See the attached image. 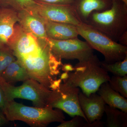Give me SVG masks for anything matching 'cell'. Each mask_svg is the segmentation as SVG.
<instances>
[{
    "label": "cell",
    "mask_w": 127,
    "mask_h": 127,
    "mask_svg": "<svg viewBox=\"0 0 127 127\" xmlns=\"http://www.w3.org/2000/svg\"><path fill=\"white\" fill-rule=\"evenodd\" d=\"M11 50L30 78L50 89L63 64L52 53L48 39L38 38L22 30Z\"/></svg>",
    "instance_id": "6da1fadb"
},
{
    "label": "cell",
    "mask_w": 127,
    "mask_h": 127,
    "mask_svg": "<svg viewBox=\"0 0 127 127\" xmlns=\"http://www.w3.org/2000/svg\"><path fill=\"white\" fill-rule=\"evenodd\" d=\"M110 77L94 54L88 59L78 62L70 71L62 73L60 79L64 83L81 89L83 93L89 96L96 92L102 83L109 81Z\"/></svg>",
    "instance_id": "7a4b0ae2"
},
{
    "label": "cell",
    "mask_w": 127,
    "mask_h": 127,
    "mask_svg": "<svg viewBox=\"0 0 127 127\" xmlns=\"http://www.w3.org/2000/svg\"><path fill=\"white\" fill-rule=\"evenodd\" d=\"M85 23L118 42L127 31V4L121 0H113L110 9L92 12Z\"/></svg>",
    "instance_id": "3957f363"
},
{
    "label": "cell",
    "mask_w": 127,
    "mask_h": 127,
    "mask_svg": "<svg viewBox=\"0 0 127 127\" xmlns=\"http://www.w3.org/2000/svg\"><path fill=\"white\" fill-rule=\"evenodd\" d=\"M3 113L9 121H22L33 127H46L51 123H61L65 118L61 109L28 106L14 100L7 101Z\"/></svg>",
    "instance_id": "277c9868"
},
{
    "label": "cell",
    "mask_w": 127,
    "mask_h": 127,
    "mask_svg": "<svg viewBox=\"0 0 127 127\" xmlns=\"http://www.w3.org/2000/svg\"><path fill=\"white\" fill-rule=\"evenodd\" d=\"M81 36L93 49L101 53L105 63H112L124 60L127 56V46L113 40L103 33L86 23L77 26Z\"/></svg>",
    "instance_id": "5b68a950"
},
{
    "label": "cell",
    "mask_w": 127,
    "mask_h": 127,
    "mask_svg": "<svg viewBox=\"0 0 127 127\" xmlns=\"http://www.w3.org/2000/svg\"><path fill=\"white\" fill-rule=\"evenodd\" d=\"M0 87L7 101L22 98L32 101L35 107L48 106L51 90L35 79L29 78L16 87L7 83L0 77Z\"/></svg>",
    "instance_id": "8992f818"
},
{
    "label": "cell",
    "mask_w": 127,
    "mask_h": 127,
    "mask_svg": "<svg viewBox=\"0 0 127 127\" xmlns=\"http://www.w3.org/2000/svg\"><path fill=\"white\" fill-rule=\"evenodd\" d=\"M51 52L57 59H77L83 61L94 55L93 49L86 41L78 37L58 40L48 38Z\"/></svg>",
    "instance_id": "52a82bcc"
},
{
    "label": "cell",
    "mask_w": 127,
    "mask_h": 127,
    "mask_svg": "<svg viewBox=\"0 0 127 127\" xmlns=\"http://www.w3.org/2000/svg\"><path fill=\"white\" fill-rule=\"evenodd\" d=\"M51 91L48 106L61 109L72 117L82 116L88 122L79 105V88L63 82L56 89Z\"/></svg>",
    "instance_id": "ba28073f"
},
{
    "label": "cell",
    "mask_w": 127,
    "mask_h": 127,
    "mask_svg": "<svg viewBox=\"0 0 127 127\" xmlns=\"http://www.w3.org/2000/svg\"><path fill=\"white\" fill-rule=\"evenodd\" d=\"M36 2L32 9L44 20L69 23L76 26L82 23L73 4H55Z\"/></svg>",
    "instance_id": "9c48e42d"
},
{
    "label": "cell",
    "mask_w": 127,
    "mask_h": 127,
    "mask_svg": "<svg viewBox=\"0 0 127 127\" xmlns=\"http://www.w3.org/2000/svg\"><path fill=\"white\" fill-rule=\"evenodd\" d=\"M18 22V12L0 6V48L11 50L22 31Z\"/></svg>",
    "instance_id": "30bf717a"
},
{
    "label": "cell",
    "mask_w": 127,
    "mask_h": 127,
    "mask_svg": "<svg viewBox=\"0 0 127 127\" xmlns=\"http://www.w3.org/2000/svg\"><path fill=\"white\" fill-rule=\"evenodd\" d=\"M79 105L88 122L100 120L104 113L105 104L101 97L96 93L87 96L82 92L78 95Z\"/></svg>",
    "instance_id": "8fae6325"
},
{
    "label": "cell",
    "mask_w": 127,
    "mask_h": 127,
    "mask_svg": "<svg viewBox=\"0 0 127 127\" xmlns=\"http://www.w3.org/2000/svg\"><path fill=\"white\" fill-rule=\"evenodd\" d=\"M19 24L24 31L38 38L47 39L44 20L32 8L18 12Z\"/></svg>",
    "instance_id": "7c38bea8"
},
{
    "label": "cell",
    "mask_w": 127,
    "mask_h": 127,
    "mask_svg": "<svg viewBox=\"0 0 127 127\" xmlns=\"http://www.w3.org/2000/svg\"><path fill=\"white\" fill-rule=\"evenodd\" d=\"M44 21L48 38L62 40L76 38L79 35L75 25L45 20Z\"/></svg>",
    "instance_id": "4fadbf2b"
},
{
    "label": "cell",
    "mask_w": 127,
    "mask_h": 127,
    "mask_svg": "<svg viewBox=\"0 0 127 127\" xmlns=\"http://www.w3.org/2000/svg\"><path fill=\"white\" fill-rule=\"evenodd\" d=\"M113 0H75L73 5L82 23H86L90 14L111 8Z\"/></svg>",
    "instance_id": "5bb4252c"
},
{
    "label": "cell",
    "mask_w": 127,
    "mask_h": 127,
    "mask_svg": "<svg viewBox=\"0 0 127 127\" xmlns=\"http://www.w3.org/2000/svg\"><path fill=\"white\" fill-rule=\"evenodd\" d=\"M105 104L127 113V100L111 88L108 82L102 83L97 91Z\"/></svg>",
    "instance_id": "9a60e30c"
},
{
    "label": "cell",
    "mask_w": 127,
    "mask_h": 127,
    "mask_svg": "<svg viewBox=\"0 0 127 127\" xmlns=\"http://www.w3.org/2000/svg\"><path fill=\"white\" fill-rule=\"evenodd\" d=\"M5 81L12 84L30 78L25 68L16 59L7 66L1 75Z\"/></svg>",
    "instance_id": "2e32d148"
},
{
    "label": "cell",
    "mask_w": 127,
    "mask_h": 127,
    "mask_svg": "<svg viewBox=\"0 0 127 127\" xmlns=\"http://www.w3.org/2000/svg\"><path fill=\"white\" fill-rule=\"evenodd\" d=\"M104 113L107 120L104 125L108 127H127V113L105 104Z\"/></svg>",
    "instance_id": "e0dca14e"
},
{
    "label": "cell",
    "mask_w": 127,
    "mask_h": 127,
    "mask_svg": "<svg viewBox=\"0 0 127 127\" xmlns=\"http://www.w3.org/2000/svg\"><path fill=\"white\" fill-rule=\"evenodd\" d=\"M101 65L107 72H110L114 76H124L127 74V56L122 61L107 63L101 62Z\"/></svg>",
    "instance_id": "ac0fdd59"
},
{
    "label": "cell",
    "mask_w": 127,
    "mask_h": 127,
    "mask_svg": "<svg viewBox=\"0 0 127 127\" xmlns=\"http://www.w3.org/2000/svg\"><path fill=\"white\" fill-rule=\"evenodd\" d=\"M36 3L33 0H0V6L10 7L18 12L32 8Z\"/></svg>",
    "instance_id": "d6986e66"
},
{
    "label": "cell",
    "mask_w": 127,
    "mask_h": 127,
    "mask_svg": "<svg viewBox=\"0 0 127 127\" xmlns=\"http://www.w3.org/2000/svg\"><path fill=\"white\" fill-rule=\"evenodd\" d=\"M108 82L111 88L127 98V75L124 76L113 75Z\"/></svg>",
    "instance_id": "ffe728a7"
},
{
    "label": "cell",
    "mask_w": 127,
    "mask_h": 127,
    "mask_svg": "<svg viewBox=\"0 0 127 127\" xmlns=\"http://www.w3.org/2000/svg\"><path fill=\"white\" fill-rule=\"evenodd\" d=\"M15 60L11 50L0 48V76L7 66Z\"/></svg>",
    "instance_id": "44dd1931"
},
{
    "label": "cell",
    "mask_w": 127,
    "mask_h": 127,
    "mask_svg": "<svg viewBox=\"0 0 127 127\" xmlns=\"http://www.w3.org/2000/svg\"><path fill=\"white\" fill-rule=\"evenodd\" d=\"M58 127H93L92 124L80 116H75L73 117L71 120L61 123Z\"/></svg>",
    "instance_id": "7402d4cb"
},
{
    "label": "cell",
    "mask_w": 127,
    "mask_h": 127,
    "mask_svg": "<svg viewBox=\"0 0 127 127\" xmlns=\"http://www.w3.org/2000/svg\"><path fill=\"white\" fill-rule=\"evenodd\" d=\"M36 2L55 4H73L75 0H33Z\"/></svg>",
    "instance_id": "603a6c76"
},
{
    "label": "cell",
    "mask_w": 127,
    "mask_h": 127,
    "mask_svg": "<svg viewBox=\"0 0 127 127\" xmlns=\"http://www.w3.org/2000/svg\"><path fill=\"white\" fill-rule=\"evenodd\" d=\"M6 103L7 101L6 100L4 94L0 87V111L3 113L5 108Z\"/></svg>",
    "instance_id": "cb8c5ba5"
},
{
    "label": "cell",
    "mask_w": 127,
    "mask_h": 127,
    "mask_svg": "<svg viewBox=\"0 0 127 127\" xmlns=\"http://www.w3.org/2000/svg\"><path fill=\"white\" fill-rule=\"evenodd\" d=\"M118 42L123 46H127V31L125 32L120 36Z\"/></svg>",
    "instance_id": "d4e9b609"
},
{
    "label": "cell",
    "mask_w": 127,
    "mask_h": 127,
    "mask_svg": "<svg viewBox=\"0 0 127 127\" xmlns=\"http://www.w3.org/2000/svg\"><path fill=\"white\" fill-rule=\"evenodd\" d=\"M9 122L4 114L0 111V127L6 124Z\"/></svg>",
    "instance_id": "484cf974"
},
{
    "label": "cell",
    "mask_w": 127,
    "mask_h": 127,
    "mask_svg": "<svg viewBox=\"0 0 127 127\" xmlns=\"http://www.w3.org/2000/svg\"><path fill=\"white\" fill-rule=\"evenodd\" d=\"M121 0L124 2L126 4H127V0Z\"/></svg>",
    "instance_id": "4316f807"
}]
</instances>
